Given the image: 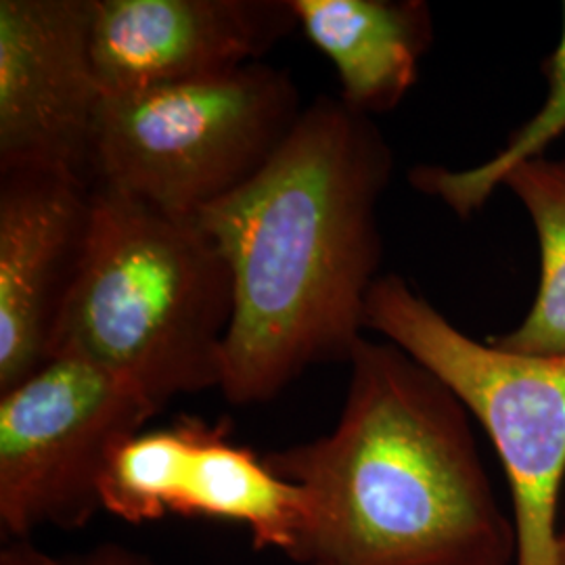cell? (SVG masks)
<instances>
[{
    "label": "cell",
    "instance_id": "7a4b0ae2",
    "mask_svg": "<svg viewBox=\"0 0 565 565\" xmlns=\"http://www.w3.org/2000/svg\"><path fill=\"white\" fill-rule=\"evenodd\" d=\"M329 434L264 459L308 497L302 565H515L513 515L499 505L471 415L394 343L350 359Z\"/></svg>",
    "mask_w": 565,
    "mask_h": 565
},
{
    "label": "cell",
    "instance_id": "4fadbf2b",
    "mask_svg": "<svg viewBox=\"0 0 565 565\" xmlns=\"http://www.w3.org/2000/svg\"><path fill=\"white\" fill-rule=\"evenodd\" d=\"M545 78V102L492 158L463 170H450L443 166H417L408 174L411 184L427 198L445 203L459 218H469L484 207L497 186H503L507 174L515 166L543 158L546 149L559 137H564L565 2L562 36L555 51L546 57Z\"/></svg>",
    "mask_w": 565,
    "mask_h": 565
},
{
    "label": "cell",
    "instance_id": "7c38bea8",
    "mask_svg": "<svg viewBox=\"0 0 565 565\" xmlns=\"http://www.w3.org/2000/svg\"><path fill=\"white\" fill-rule=\"evenodd\" d=\"M503 186L513 191L534 224L541 252V277L524 321L499 343L520 354L565 352V158H536L515 166Z\"/></svg>",
    "mask_w": 565,
    "mask_h": 565
},
{
    "label": "cell",
    "instance_id": "3957f363",
    "mask_svg": "<svg viewBox=\"0 0 565 565\" xmlns=\"http://www.w3.org/2000/svg\"><path fill=\"white\" fill-rule=\"evenodd\" d=\"M231 319V268L202 224L93 186L90 235L53 359L99 364L162 411L221 390Z\"/></svg>",
    "mask_w": 565,
    "mask_h": 565
},
{
    "label": "cell",
    "instance_id": "9c48e42d",
    "mask_svg": "<svg viewBox=\"0 0 565 565\" xmlns=\"http://www.w3.org/2000/svg\"><path fill=\"white\" fill-rule=\"evenodd\" d=\"M298 25L291 0H95L105 97L212 81L258 63Z\"/></svg>",
    "mask_w": 565,
    "mask_h": 565
},
{
    "label": "cell",
    "instance_id": "8fae6325",
    "mask_svg": "<svg viewBox=\"0 0 565 565\" xmlns=\"http://www.w3.org/2000/svg\"><path fill=\"white\" fill-rule=\"evenodd\" d=\"M303 36L333 63L340 102L373 118L396 109L434 41L422 0H291Z\"/></svg>",
    "mask_w": 565,
    "mask_h": 565
},
{
    "label": "cell",
    "instance_id": "52a82bcc",
    "mask_svg": "<svg viewBox=\"0 0 565 565\" xmlns=\"http://www.w3.org/2000/svg\"><path fill=\"white\" fill-rule=\"evenodd\" d=\"M103 511L128 524L193 518L239 524L256 548L291 559L308 525V497L231 438V424L181 417L142 429L111 455Z\"/></svg>",
    "mask_w": 565,
    "mask_h": 565
},
{
    "label": "cell",
    "instance_id": "5bb4252c",
    "mask_svg": "<svg viewBox=\"0 0 565 565\" xmlns=\"http://www.w3.org/2000/svg\"><path fill=\"white\" fill-rule=\"evenodd\" d=\"M0 565H158L151 557L120 543H102L74 555H51L30 541H4Z\"/></svg>",
    "mask_w": 565,
    "mask_h": 565
},
{
    "label": "cell",
    "instance_id": "8992f818",
    "mask_svg": "<svg viewBox=\"0 0 565 565\" xmlns=\"http://www.w3.org/2000/svg\"><path fill=\"white\" fill-rule=\"evenodd\" d=\"M160 408L141 390L76 356H60L0 394V530L30 541L42 527L82 530L103 511L116 448Z\"/></svg>",
    "mask_w": 565,
    "mask_h": 565
},
{
    "label": "cell",
    "instance_id": "277c9868",
    "mask_svg": "<svg viewBox=\"0 0 565 565\" xmlns=\"http://www.w3.org/2000/svg\"><path fill=\"white\" fill-rule=\"evenodd\" d=\"M302 111L291 74L263 61L212 81L103 97L93 186L198 218L263 172Z\"/></svg>",
    "mask_w": 565,
    "mask_h": 565
},
{
    "label": "cell",
    "instance_id": "6da1fadb",
    "mask_svg": "<svg viewBox=\"0 0 565 565\" xmlns=\"http://www.w3.org/2000/svg\"><path fill=\"white\" fill-rule=\"evenodd\" d=\"M394 162L373 118L319 97L254 181L195 218L233 277L228 403H270L308 369L350 363L382 277L380 203Z\"/></svg>",
    "mask_w": 565,
    "mask_h": 565
},
{
    "label": "cell",
    "instance_id": "30bf717a",
    "mask_svg": "<svg viewBox=\"0 0 565 565\" xmlns=\"http://www.w3.org/2000/svg\"><path fill=\"white\" fill-rule=\"evenodd\" d=\"M90 224L93 186L39 172L0 174V394L53 361Z\"/></svg>",
    "mask_w": 565,
    "mask_h": 565
},
{
    "label": "cell",
    "instance_id": "ba28073f",
    "mask_svg": "<svg viewBox=\"0 0 565 565\" xmlns=\"http://www.w3.org/2000/svg\"><path fill=\"white\" fill-rule=\"evenodd\" d=\"M95 0H0V174L93 186Z\"/></svg>",
    "mask_w": 565,
    "mask_h": 565
},
{
    "label": "cell",
    "instance_id": "9a60e30c",
    "mask_svg": "<svg viewBox=\"0 0 565 565\" xmlns=\"http://www.w3.org/2000/svg\"><path fill=\"white\" fill-rule=\"evenodd\" d=\"M557 565H565V515L559 525V551H557Z\"/></svg>",
    "mask_w": 565,
    "mask_h": 565
},
{
    "label": "cell",
    "instance_id": "5b68a950",
    "mask_svg": "<svg viewBox=\"0 0 565 565\" xmlns=\"http://www.w3.org/2000/svg\"><path fill=\"white\" fill-rule=\"evenodd\" d=\"M366 329L436 375L482 425L511 490L515 565H557L565 352L520 354L473 340L396 273L382 275L373 285Z\"/></svg>",
    "mask_w": 565,
    "mask_h": 565
}]
</instances>
